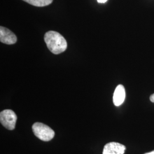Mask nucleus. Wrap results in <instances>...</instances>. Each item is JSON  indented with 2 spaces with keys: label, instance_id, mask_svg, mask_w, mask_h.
<instances>
[{
  "label": "nucleus",
  "instance_id": "39448f33",
  "mask_svg": "<svg viewBox=\"0 0 154 154\" xmlns=\"http://www.w3.org/2000/svg\"><path fill=\"white\" fill-rule=\"evenodd\" d=\"M126 149V147L121 143L110 142L105 145L103 154H124Z\"/></svg>",
  "mask_w": 154,
  "mask_h": 154
},
{
  "label": "nucleus",
  "instance_id": "f257e3e1",
  "mask_svg": "<svg viewBox=\"0 0 154 154\" xmlns=\"http://www.w3.org/2000/svg\"><path fill=\"white\" fill-rule=\"evenodd\" d=\"M44 40L48 48L54 54H59L65 51L67 44L65 38L55 31H49L45 33Z\"/></svg>",
  "mask_w": 154,
  "mask_h": 154
},
{
  "label": "nucleus",
  "instance_id": "1a4fd4ad",
  "mask_svg": "<svg viewBox=\"0 0 154 154\" xmlns=\"http://www.w3.org/2000/svg\"><path fill=\"white\" fill-rule=\"evenodd\" d=\"M99 3H105L107 0H97Z\"/></svg>",
  "mask_w": 154,
  "mask_h": 154
},
{
  "label": "nucleus",
  "instance_id": "f03ea898",
  "mask_svg": "<svg viewBox=\"0 0 154 154\" xmlns=\"http://www.w3.org/2000/svg\"><path fill=\"white\" fill-rule=\"evenodd\" d=\"M33 133L37 138L45 142L51 140L55 132L49 126L40 122H36L32 126Z\"/></svg>",
  "mask_w": 154,
  "mask_h": 154
},
{
  "label": "nucleus",
  "instance_id": "7ed1b4c3",
  "mask_svg": "<svg viewBox=\"0 0 154 154\" xmlns=\"http://www.w3.org/2000/svg\"><path fill=\"white\" fill-rule=\"evenodd\" d=\"M17 119L16 114L13 110L7 109L0 113L1 123L8 130H13L15 128Z\"/></svg>",
  "mask_w": 154,
  "mask_h": 154
},
{
  "label": "nucleus",
  "instance_id": "9d476101",
  "mask_svg": "<svg viewBox=\"0 0 154 154\" xmlns=\"http://www.w3.org/2000/svg\"><path fill=\"white\" fill-rule=\"evenodd\" d=\"M144 154H154V150L152 151H151V152H147V153Z\"/></svg>",
  "mask_w": 154,
  "mask_h": 154
},
{
  "label": "nucleus",
  "instance_id": "423d86ee",
  "mask_svg": "<svg viewBox=\"0 0 154 154\" xmlns=\"http://www.w3.org/2000/svg\"><path fill=\"white\" fill-rule=\"evenodd\" d=\"M126 98V91L124 86L119 85L116 88L113 95V102L116 106H119L124 102Z\"/></svg>",
  "mask_w": 154,
  "mask_h": 154
},
{
  "label": "nucleus",
  "instance_id": "6e6552de",
  "mask_svg": "<svg viewBox=\"0 0 154 154\" xmlns=\"http://www.w3.org/2000/svg\"><path fill=\"white\" fill-rule=\"evenodd\" d=\"M150 100L154 103V94H152L151 96H150Z\"/></svg>",
  "mask_w": 154,
  "mask_h": 154
},
{
  "label": "nucleus",
  "instance_id": "0eeeda50",
  "mask_svg": "<svg viewBox=\"0 0 154 154\" xmlns=\"http://www.w3.org/2000/svg\"><path fill=\"white\" fill-rule=\"evenodd\" d=\"M28 4L35 6L42 7L49 5L52 3L53 0H23Z\"/></svg>",
  "mask_w": 154,
  "mask_h": 154
},
{
  "label": "nucleus",
  "instance_id": "20e7f679",
  "mask_svg": "<svg viewBox=\"0 0 154 154\" xmlns=\"http://www.w3.org/2000/svg\"><path fill=\"white\" fill-rule=\"evenodd\" d=\"M17 41V38L14 33L5 27H0V41L2 43L13 45L16 43Z\"/></svg>",
  "mask_w": 154,
  "mask_h": 154
}]
</instances>
